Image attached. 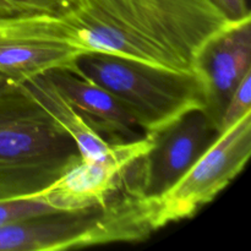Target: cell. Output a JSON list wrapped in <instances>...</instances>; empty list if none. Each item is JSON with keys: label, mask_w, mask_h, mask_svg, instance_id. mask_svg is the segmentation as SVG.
<instances>
[{"label": "cell", "mask_w": 251, "mask_h": 251, "mask_svg": "<svg viewBox=\"0 0 251 251\" xmlns=\"http://www.w3.org/2000/svg\"><path fill=\"white\" fill-rule=\"evenodd\" d=\"M229 22L211 0H76L60 14L6 20L1 33L189 73Z\"/></svg>", "instance_id": "obj_1"}, {"label": "cell", "mask_w": 251, "mask_h": 251, "mask_svg": "<svg viewBox=\"0 0 251 251\" xmlns=\"http://www.w3.org/2000/svg\"><path fill=\"white\" fill-rule=\"evenodd\" d=\"M81 161L73 139L24 83L0 92V199L37 195Z\"/></svg>", "instance_id": "obj_2"}, {"label": "cell", "mask_w": 251, "mask_h": 251, "mask_svg": "<svg viewBox=\"0 0 251 251\" xmlns=\"http://www.w3.org/2000/svg\"><path fill=\"white\" fill-rule=\"evenodd\" d=\"M157 199L120 190L104 205L58 211L0 227V251H61L139 243L158 230Z\"/></svg>", "instance_id": "obj_3"}, {"label": "cell", "mask_w": 251, "mask_h": 251, "mask_svg": "<svg viewBox=\"0 0 251 251\" xmlns=\"http://www.w3.org/2000/svg\"><path fill=\"white\" fill-rule=\"evenodd\" d=\"M70 70L114 96L145 134L206 108L205 83L195 71H174L104 53L81 54Z\"/></svg>", "instance_id": "obj_4"}, {"label": "cell", "mask_w": 251, "mask_h": 251, "mask_svg": "<svg viewBox=\"0 0 251 251\" xmlns=\"http://www.w3.org/2000/svg\"><path fill=\"white\" fill-rule=\"evenodd\" d=\"M251 154V112L218 135L191 168L158 198V229L194 217L247 166Z\"/></svg>", "instance_id": "obj_5"}, {"label": "cell", "mask_w": 251, "mask_h": 251, "mask_svg": "<svg viewBox=\"0 0 251 251\" xmlns=\"http://www.w3.org/2000/svg\"><path fill=\"white\" fill-rule=\"evenodd\" d=\"M152 134L153 146L125 171L123 186L151 199L176 185L220 135L205 109L190 110Z\"/></svg>", "instance_id": "obj_6"}, {"label": "cell", "mask_w": 251, "mask_h": 251, "mask_svg": "<svg viewBox=\"0 0 251 251\" xmlns=\"http://www.w3.org/2000/svg\"><path fill=\"white\" fill-rule=\"evenodd\" d=\"M153 134L110 144L104 156L82 159L39 195L58 211L102 206L124 186L125 171L153 146Z\"/></svg>", "instance_id": "obj_7"}, {"label": "cell", "mask_w": 251, "mask_h": 251, "mask_svg": "<svg viewBox=\"0 0 251 251\" xmlns=\"http://www.w3.org/2000/svg\"><path fill=\"white\" fill-rule=\"evenodd\" d=\"M194 71L205 83V110L218 130L230 96L251 73V16L230 21L208 39L196 56Z\"/></svg>", "instance_id": "obj_8"}, {"label": "cell", "mask_w": 251, "mask_h": 251, "mask_svg": "<svg viewBox=\"0 0 251 251\" xmlns=\"http://www.w3.org/2000/svg\"><path fill=\"white\" fill-rule=\"evenodd\" d=\"M46 74L83 119L103 139L108 137L109 144L132 141L145 135L119 100L100 86L66 68Z\"/></svg>", "instance_id": "obj_9"}, {"label": "cell", "mask_w": 251, "mask_h": 251, "mask_svg": "<svg viewBox=\"0 0 251 251\" xmlns=\"http://www.w3.org/2000/svg\"><path fill=\"white\" fill-rule=\"evenodd\" d=\"M81 54L85 53L65 44L0 34V75L22 83L53 69H71Z\"/></svg>", "instance_id": "obj_10"}, {"label": "cell", "mask_w": 251, "mask_h": 251, "mask_svg": "<svg viewBox=\"0 0 251 251\" xmlns=\"http://www.w3.org/2000/svg\"><path fill=\"white\" fill-rule=\"evenodd\" d=\"M22 83L56 124L75 141L81 158H100L109 151V142L83 119L82 115L59 92L47 74L33 76Z\"/></svg>", "instance_id": "obj_11"}, {"label": "cell", "mask_w": 251, "mask_h": 251, "mask_svg": "<svg viewBox=\"0 0 251 251\" xmlns=\"http://www.w3.org/2000/svg\"><path fill=\"white\" fill-rule=\"evenodd\" d=\"M58 212L39 194L26 198L0 199V227L26 218Z\"/></svg>", "instance_id": "obj_12"}, {"label": "cell", "mask_w": 251, "mask_h": 251, "mask_svg": "<svg viewBox=\"0 0 251 251\" xmlns=\"http://www.w3.org/2000/svg\"><path fill=\"white\" fill-rule=\"evenodd\" d=\"M76 0H0V20L60 14L71 9Z\"/></svg>", "instance_id": "obj_13"}, {"label": "cell", "mask_w": 251, "mask_h": 251, "mask_svg": "<svg viewBox=\"0 0 251 251\" xmlns=\"http://www.w3.org/2000/svg\"><path fill=\"white\" fill-rule=\"evenodd\" d=\"M251 112V73L248 74L230 96L221 117L218 134H222L245 114Z\"/></svg>", "instance_id": "obj_14"}, {"label": "cell", "mask_w": 251, "mask_h": 251, "mask_svg": "<svg viewBox=\"0 0 251 251\" xmlns=\"http://www.w3.org/2000/svg\"><path fill=\"white\" fill-rule=\"evenodd\" d=\"M211 1L229 21H239L251 16L245 0H211Z\"/></svg>", "instance_id": "obj_15"}, {"label": "cell", "mask_w": 251, "mask_h": 251, "mask_svg": "<svg viewBox=\"0 0 251 251\" xmlns=\"http://www.w3.org/2000/svg\"><path fill=\"white\" fill-rule=\"evenodd\" d=\"M15 83H16V82L9 80V78L5 77V76L0 75V92H2V91H5L6 88H9L10 86L15 85Z\"/></svg>", "instance_id": "obj_16"}]
</instances>
